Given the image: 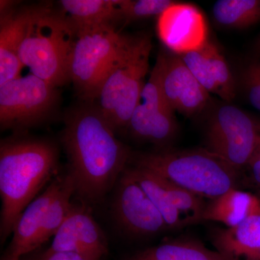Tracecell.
<instances>
[{"label": "cell", "instance_id": "1", "mask_svg": "<svg viewBox=\"0 0 260 260\" xmlns=\"http://www.w3.org/2000/svg\"><path fill=\"white\" fill-rule=\"evenodd\" d=\"M63 144L77 194L87 203H99L126 169L130 154L98 107L75 109L65 120Z\"/></svg>", "mask_w": 260, "mask_h": 260}, {"label": "cell", "instance_id": "2", "mask_svg": "<svg viewBox=\"0 0 260 260\" xmlns=\"http://www.w3.org/2000/svg\"><path fill=\"white\" fill-rule=\"evenodd\" d=\"M57 151L44 140H3L0 145V235L5 242L36 195L55 174Z\"/></svg>", "mask_w": 260, "mask_h": 260}, {"label": "cell", "instance_id": "3", "mask_svg": "<svg viewBox=\"0 0 260 260\" xmlns=\"http://www.w3.org/2000/svg\"><path fill=\"white\" fill-rule=\"evenodd\" d=\"M135 164L203 199H215L237 188L239 179V170L208 149L140 154Z\"/></svg>", "mask_w": 260, "mask_h": 260}, {"label": "cell", "instance_id": "4", "mask_svg": "<svg viewBox=\"0 0 260 260\" xmlns=\"http://www.w3.org/2000/svg\"><path fill=\"white\" fill-rule=\"evenodd\" d=\"M76 29L64 15L35 8L19 51L30 74L54 87L70 80V63Z\"/></svg>", "mask_w": 260, "mask_h": 260}, {"label": "cell", "instance_id": "5", "mask_svg": "<svg viewBox=\"0 0 260 260\" xmlns=\"http://www.w3.org/2000/svg\"><path fill=\"white\" fill-rule=\"evenodd\" d=\"M151 49L148 36L133 37L101 85L98 107L115 131L127 127L139 104Z\"/></svg>", "mask_w": 260, "mask_h": 260}, {"label": "cell", "instance_id": "6", "mask_svg": "<svg viewBox=\"0 0 260 260\" xmlns=\"http://www.w3.org/2000/svg\"><path fill=\"white\" fill-rule=\"evenodd\" d=\"M75 29L70 80L84 99L93 101L104 78L133 37L116 31L112 24Z\"/></svg>", "mask_w": 260, "mask_h": 260}, {"label": "cell", "instance_id": "7", "mask_svg": "<svg viewBox=\"0 0 260 260\" xmlns=\"http://www.w3.org/2000/svg\"><path fill=\"white\" fill-rule=\"evenodd\" d=\"M260 139L250 116L235 106H222L210 119L207 130L208 150L237 170L247 167Z\"/></svg>", "mask_w": 260, "mask_h": 260}, {"label": "cell", "instance_id": "8", "mask_svg": "<svg viewBox=\"0 0 260 260\" xmlns=\"http://www.w3.org/2000/svg\"><path fill=\"white\" fill-rule=\"evenodd\" d=\"M56 87L30 74L0 85V122L3 128L21 127L43 119L55 105Z\"/></svg>", "mask_w": 260, "mask_h": 260}, {"label": "cell", "instance_id": "9", "mask_svg": "<svg viewBox=\"0 0 260 260\" xmlns=\"http://www.w3.org/2000/svg\"><path fill=\"white\" fill-rule=\"evenodd\" d=\"M127 169L161 213L169 229H179L203 220L207 205L203 198L148 169Z\"/></svg>", "mask_w": 260, "mask_h": 260}, {"label": "cell", "instance_id": "10", "mask_svg": "<svg viewBox=\"0 0 260 260\" xmlns=\"http://www.w3.org/2000/svg\"><path fill=\"white\" fill-rule=\"evenodd\" d=\"M174 113L162 95L160 65L156 61L126 128L137 139L164 145L177 135Z\"/></svg>", "mask_w": 260, "mask_h": 260}, {"label": "cell", "instance_id": "11", "mask_svg": "<svg viewBox=\"0 0 260 260\" xmlns=\"http://www.w3.org/2000/svg\"><path fill=\"white\" fill-rule=\"evenodd\" d=\"M112 208L116 223L130 236L149 237L169 229L161 213L127 168L118 181Z\"/></svg>", "mask_w": 260, "mask_h": 260}, {"label": "cell", "instance_id": "12", "mask_svg": "<svg viewBox=\"0 0 260 260\" xmlns=\"http://www.w3.org/2000/svg\"><path fill=\"white\" fill-rule=\"evenodd\" d=\"M156 61L160 65L162 95L171 109L186 116L202 112L209 101V93L195 78L181 56L162 53Z\"/></svg>", "mask_w": 260, "mask_h": 260}, {"label": "cell", "instance_id": "13", "mask_svg": "<svg viewBox=\"0 0 260 260\" xmlns=\"http://www.w3.org/2000/svg\"><path fill=\"white\" fill-rule=\"evenodd\" d=\"M158 37L178 55L196 50L208 41L204 15L194 5L175 3L158 17Z\"/></svg>", "mask_w": 260, "mask_h": 260}, {"label": "cell", "instance_id": "14", "mask_svg": "<svg viewBox=\"0 0 260 260\" xmlns=\"http://www.w3.org/2000/svg\"><path fill=\"white\" fill-rule=\"evenodd\" d=\"M47 251H73L103 257L108 253V246L102 231L86 205L73 204Z\"/></svg>", "mask_w": 260, "mask_h": 260}, {"label": "cell", "instance_id": "15", "mask_svg": "<svg viewBox=\"0 0 260 260\" xmlns=\"http://www.w3.org/2000/svg\"><path fill=\"white\" fill-rule=\"evenodd\" d=\"M195 78L208 92L225 102L237 95L235 80L226 60L213 42H206L196 50L179 55Z\"/></svg>", "mask_w": 260, "mask_h": 260}, {"label": "cell", "instance_id": "16", "mask_svg": "<svg viewBox=\"0 0 260 260\" xmlns=\"http://www.w3.org/2000/svg\"><path fill=\"white\" fill-rule=\"evenodd\" d=\"M64 176L51 181L46 190L24 210L13 231L8 253L21 257L39 247L38 242L46 213L62 185Z\"/></svg>", "mask_w": 260, "mask_h": 260}, {"label": "cell", "instance_id": "17", "mask_svg": "<svg viewBox=\"0 0 260 260\" xmlns=\"http://www.w3.org/2000/svg\"><path fill=\"white\" fill-rule=\"evenodd\" d=\"M35 8L2 14L0 24V85L20 76L19 51Z\"/></svg>", "mask_w": 260, "mask_h": 260}, {"label": "cell", "instance_id": "18", "mask_svg": "<svg viewBox=\"0 0 260 260\" xmlns=\"http://www.w3.org/2000/svg\"><path fill=\"white\" fill-rule=\"evenodd\" d=\"M211 240L229 260H260V214L234 227L214 229Z\"/></svg>", "mask_w": 260, "mask_h": 260}, {"label": "cell", "instance_id": "19", "mask_svg": "<svg viewBox=\"0 0 260 260\" xmlns=\"http://www.w3.org/2000/svg\"><path fill=\"white\" fill-rule=\"evenodd\" d=\"M260 214V200L256 196L233 188L210 200L203 214V220L218 222L234 227L253 215Z\"/></svg>", "mask_w": 260, "mask_h": 260}, {"label": "cell", "instance_id": "20", "mask_svg": "<svg viewBox=\"0 0 260 260\" xmlns=\"http://www.w3.org/2000/svg\"><path fill=\"white\" fill-rule=\"evenodd\" d=\"M59 5L63 15L75 28L120 20L118 0H61Z\"/></svg>", "mask_w": 260, "mask_h": 260}, {"label": "cell", "instance_id": "21", "mask_svg": "<svg viewBox=\"0 0 260 260\" xmlns=\"http://www.w3.org/2000/svg\"><path fill=\"white\" fill-rule=\"evenodd\" d=\"M125 260H229L203 243L191 239H177L148 248Z\"/></svg>", "mask_w": 260, "mask_h": 260}, {"label": "cell", "instance_id": "22", "mask_svg": "<svg viewBox=\"0 0 260 260\" xmlns=\"http://www.w3.org/2000/svg\"><path fill=\"white\" fill-rule=\"evenodd\" d=\"M213 15L224 28H247L260 20V0H219L213 5Z\"/></svg>", "mask_w": 260, "mask_h": 260}, {"label": "cell", "instance_id": "23", "mask_svg": "<svg viewBox=\"0 0 260 260\" xmlns=\"http://www.w3.org/2000/svg\"><path fill=\"white\" fill-rule=\"evenodd\" d=\"M76 192L75 181L68 173L64 176L62 185L55 198L51 203L39 237V246L42 245L51 237H54L61 224L68 216L73 206L71 198Z\"/></svg>", "mask_w": 260, "mask_h": 260}, {"label": "cell", "instance_id": "24", "mask_svg": "<svg viewBox=\"0 0 260 260\" xmlns=\"http://www.w3.org/2000/svg\"><path fill=\"white\" fill-rule=\"evenodd\" d=\"M174 3L170 0H118L120 20L126 21L159 17Z\"/></svg>", "mask_w": 260, "mask_h": 260}, {"label": "cell", "instance_id": "25", "mask_svg": "<svg viewBox=\"0 0 260 260\" xmlns=\"http://www.w3.org/2000/svg\"><path fill=\"white\" fill-rule=\"evenodd\" d=\"M242 85L251 105L260 111V57L251 61L244 69Z\"/></svg>", "mask_w": 260, "mask_h": 260}, {"label": "cell", "instance_id": "26", "mask_svg": "<svg viewBox=\"0 0 260 260\" xmlns=\"http://www.w3.org/2000/svg\"><path fill=\"white\" fill-rule=\"evenodd\" d=\"M102 256L82 254L73 251H48L46 250L34 260H101Z\"/></svg>", "mask_w": 260, "mask_h": 260}, {"label": "cell", "instance_id": "27", "mask_svg": "<svg viewBox=\"0 0 260 260\" xmlns=\"http://www.w3.org/2000/svg\"><path fill=\"white\" fill-rule=\"evenodd\" d=\"M247 167H249L250 170L253 180L255 181L256 184H260V139Z\"/></svg>", "mask_w": 260, "mask_h": 260}, {"label": "cell", "instance_id": "28", "mask_svg": "<svg viewBox=\"0 0 260 260\" xmlns=\"http://www.w3.org/2000/svg\"><path fill=\"white\" fill-rule=\"evenodd\" d=\"M1 260H20V257L13 255V254H10V253L7 252L6 254L3 256Z\"/></svg>", "mask_w": 260, "mask_h": 260}, {"label": "cell", "instance_id": "29", "mask_svg": "<svg viewBox=\"0 0 260 260\" xmlns=\"http://www.w3.org/2000/svg\"><path fill=\"white\" fill-rule=\"evenodd\" d=\"M256 51H257V52L259 53V57H260V37H259V39H258L257 42H256Z\"/></svg>", "mask_w": 260, "mask_h": 260}]
</instances>
